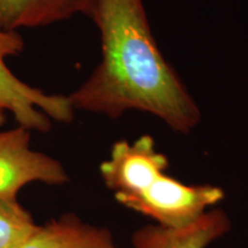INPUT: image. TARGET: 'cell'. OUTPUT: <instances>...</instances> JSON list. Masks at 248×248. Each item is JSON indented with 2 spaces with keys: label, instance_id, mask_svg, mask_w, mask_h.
I'll list each match as a JSON object with an SVG mask.
<instances>
[{
  "label": "cell",
  "instance_id": "cell-3",
  "mask_svg": "<svg viewBox=\"0 0 248 248\" xmlns=\"http://www.w3.org/2000/svg\"><path fill=\"white\" fill-rule=\"evenodd\" d=\"M24 49L18 31L0 29V110L9 111L17 125L29 131L48 132L52 120L70 123L75 109L68 95L49 94L24 83L6 64V59L16 57Z\"/></svg>",
  "mask_w": 248,
  "mask_h": 248
},
{
  "label": "cell",
  "instance_id": "cell-8",
  "mask_svg": "<svg viewBox=\"0 0 248 248\" xmlns=\"http://www.w3.org/2000/svg\"><path fill=\"white\" fill-rule=\"evenodd\" d=\"M37 226L20 201L0 199V248H21Z\"/></svg>",
  "mask_w": 248,
  "mask_h": 248
},
{
  "label": "cell",
  "instance_id": "cell-2",
  "mask_svg": "<svg viewBox=\"0 0 248 248\" xmlns=\"http://www.w3.org/2000/svg\"><path fill=\"white\" fill-rule=\"evenodd\" d=\"M168 167V157L144 135L132 142L116 141L100 175L117 202L167 228L190 224L224 199L218 186L185 184L166 172Z\"/></svg>",
  "mask_w": 248,
  "mask_h": 248
},
{
  "label": "cell",
  "instance_id": "cell-6",
  "mask_svg": "<svg viewBox=\"0 0 248 248\" xmlns=\"http://www.w3.org/2000/svg\"><path fill=\"white\" fill-rule=\"evenodd\" d=\"M21 248H121L106 228L89 224L66 213L38 225Z\"/></svg>",
  "mask_w": 248,
  "mask_h": 248
},
{
  "label": "cell",
  "instance_id": "cell-5",
  "mask_svg": "<svg viewBox=\"0 0 248 248\" xmlns=\"http://www.w3.org/2000/svg\"><path fill=\"white\" fill-rule=\"evenodd\" d=\"M231 219L221 208H210L181 228L148 224L133 232V248H207L231 230Z\"/></svg>",
  "mask_w": 248,
  "mask_h": 248
},
{
  "label": "cell",
  "instance_id": "cell-9",
  "mask_svg": "<svg viewBox=\"0 0 248 248\" xmlns=\"http://www.w3.org/2000/svg\"><path fill=\"white\" fill-rule=\"evenodd\" d=\"M6 123V113L4 110H0V128Z\"/></svg>",
  "mask_w": 248,
  "mask_h": 248
},
{
  "label": "cell",
  "instance_id": "cell-1",
  "mask_svg": "<svg viewBox=\"0 0 248 248\" xmlns=\"http://www.w3.org/2000/svg\"><path fill=\"white\" fill-rule=\"evenodd\" d=\"M85 16L100 33L101 60L68 95L75 110L117 119L128 110L150 113L173 131L191 132L199 107L161 53L142 0H90Z\"/></svg>",
  "mask_w": 248,
  "mask_h": 248
},
{
  "label": "cell",
  "instance_id": "cell-7",
  "mask_svg": "<svg viewBox=\"0 0 248 248\" xmlns=\"http://www.w3.org/2000/svg\"><path fill=\"white\" fill-rule=\"evenodd\" d=\"M90 0H0V29L18 31L84 15Z\"/></svg>",
  "mask_w": 248,
  "mask_h": 248
},
{
  "label": "cell",
  "instance_id": "cell-4",
  "mask_svg": "<svg viewBox=\"0 0 248 248\" xmlns=\"http://www.w3.org/2000/svg\"><path fill=\"white\" fill-rule=\"evenodd\" d=\"M69 176L60 161L31 147V131L23 126L0 130V199L18 200L32 183L63 185Z\"/></svg>",
  "mask_w": 248,
  "mask_h": 248
}]
</instances>
